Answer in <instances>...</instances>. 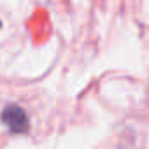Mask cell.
Wrapping results in <instances>:
<instances>
[{"label": "cell", "mask_w": 149, "mask_h": 149, "mask_svg": "<svg viewBox=\"0 0 149 149\" xmlns=\"http://www.w3.org/2000/svg\"><path fill=\"white\" fill-rule=\"evenodd\" d=\"M2 121L9 126L11 132L14 133H23L28 130V118H26V112L16 105V104H11L7 105L4 111H2Z\"/></svg>", "instance_id": "6da1fadb"}]
</instances>
